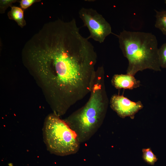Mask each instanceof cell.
<instances>
[{
	"instance_id": "4",
	"label": "cell",
	"mask_w": 166,
	"mask_h": 166,
	"mask_svg": "<svg viewBox=\"0 0 166 166\" xmlns=\"http://www.w3.org/2000/svg\"><path fill=\"white\" fill-rule=\"evenodd\" d=\"M43 131L44 142L51 153L63 156L79 151L80 143L75 132L64 120L53 113L45 118Z\"/></svg>"
},
{
	"instance_id": "2",
	"label": "cell",
	"mask_w": 166,
	"mask_h": 166,
	"mask_svg": "<svg viewBox=\"0 0 166 166\" xmlns=\"http://www.w3.org/2000/svg\"><path fill=\"white\" fill-rule=\"evenodd\" d=\"M103 66L96 70L89 100L82 107L64 119L75 132L80 143L89 140L102 124L107 110L109 99Z\"/></svg>"
},
{
	"instance_id": "9",
	"label": "cell",
	"mask_w": 166,
	"mask_h": 166,
	"mask_svg": "<svg viewBox=\"0 0 166 166\" xmlns=\"http://www.w3.org/2000/svg\"><path fill=\"white\" fill-rule=\"evenodd\" d=\"M156 20L155 27L166 36V10L161 11L155 10Z\"/></svg>"
},
{
	"instance_id": "5",
	"label": "cell",
	"mask_w": 166,
	"mask_h": 166,
	"mask_svg": "<svg viewBox=\"0 0 166 166\" xmlns=\"http://www.w3.org/2000/svg\"><path fill=\"white\" fill-rule=\"evenodd\" d=\"M79 15L84 26L88 28L89 32L88 39L92 38L102 43L112 33L109 23L96 10L82 7L79 11Z\"/></svg>"
},
{
	"instance_id": "7",
	"label": "cell",
	"mask_w": 166,
	"mask_h": 166,
	"mask_svg": "<svg viewBox=\"0 0 166 166\" xmlns=\"http://www.w3.org/2000/svg\"><path fill=\"white\" fill-rule=\"evenodd\" d=\"M112 85L116 89H132L139 87L140 81L134 76L125 74H115L111 80Z\"/></svg>"
},
{
	"instance_id": "11",
	"label": "cell",
	"mask_w": 166,
	"mask_h": 166,
	"mask_svg": "<svg viewBox=\"0 0 166 166\" xmlns=\"http://www.w3.org/2000/svg\"><path fill=\"white\" fill-rule=\"evenodd\" d=\"M158 56L161 68H166V42L159 48Z\"/></svg>"
},
{
	"instance_id": "13",
	"label": "cell",
	"mask_w": 166,
	"mask_h": 166,
	"mask_svg": "<svg viewBox=\"0 0 166 166\" xmlns=\"http://www.w3.org/2000/svg\"><path fill=\"white\" fill-rule=\"evenodd\" d=\"M39 0H21L19 1L21 7L23 9H26L34 3L40 2Z\"/></svg>"
},
{
	"instance_id": "10",
	"label": "cell",
	"mask_w": 166,
	"mask_h": 166,
	"mask_svg": "<svg viewBox=\"0 0 166 166\" xmlns=\"http://www.w3.org/2000/svg\"><path fill=\"white\" fill-rule=\"evenodd\" d=\"M142 157L144 160L148 164L153 165L158 158L153 153L150 148H143Z\"/></svg>"
},
{
	"instance_id": "14",
	"label": "cell",
	"mask_w": 166,
	"mask_h": 166,
	"mask_svg": "<svg viewBox=\"0 0 166 166\" xmlns=\"http://www.w3.org/2000/svg\"><path fill=\"white\" fill-rule=\"evenodd\" d=\"M164 3H165V4H166V0H165L164 1Z\"/></svg>"
},
{
	"instance_id": "1",
	"label": "cell",
	"mask_w": 166,
	"mask_h": 166,
	"mask_svg": "<svg viewBox=\"0 0 166 166\" xmlns=\"http://www.w3.org/2000/svg\"><path fill=\"white\" fill-rule=\"evenodd\" d=\"M24 66L58 116L90 93L97 55L88 39L69 29L45 33L22 49Z\"/></svg>"
},
{
	"instance_id": "3",
	"label": "cell",
	"mask_w": 166,
	"mask_h": 166,
	"mask_svg": "<svg viewBox=\"0 0 166 166\" xmlns=\"http://www.w3.org/2000/svg\"><path fill=\"white\" fill-rule=\"evenodd\" d=\"M119 47L128 61L127 74L134 76L139 71L161 70L158 43L151 33L124 30L117 35Z\"/></svg>"
},
{
	"instance_id": "12",
	"label": "cell",
	"mask_w": 166,
	"mask_h": 166,
	"mask_svg": "<svg viewBox=\"0 0 166 166\" xmlns=\"http://www.w3.org/2000/svg\"><path fill=\"white\" fill-rule=\"evenodd\" d=\"M18 1L16 0H1L0 1V13H4L6 9L9 6L12 7L13 3L18 2Z\"/></svg>"
},
{
	"instance_id": "8",
	"label": "cell",
	"mask_w": 166,
	"mask_h": 166,
	"mask_svg": "<svg viewBox=\"0 0 166 166\" xmlns=\"http://www.w3.org/2000/svg\"><path fill=\"white\" fill-rule=\"evenodd\" d=\"M7 14L10 19L15 21L21 27L23 28L26 26V23L24 18V11L21 7L12 6Z\"/></svg>"
},
{
	"instance_id": "6",
	"label": "cell",
	"mask_w": 166,
	"mask_h": 166,
	"mask_svg": "<svg viewBox=\"0 0 166 166\" xmlns=\"http://www.w3.org/2000/svg\"><path fill=\"white\" fill-rule=\"evenodd\" d=\"M110 104L112 109L122 118L127 117L134 118L135 114L143 108L141 102L132 101L123 95L115 94L110 100Z\"/></svg>"
}]
</instances>
